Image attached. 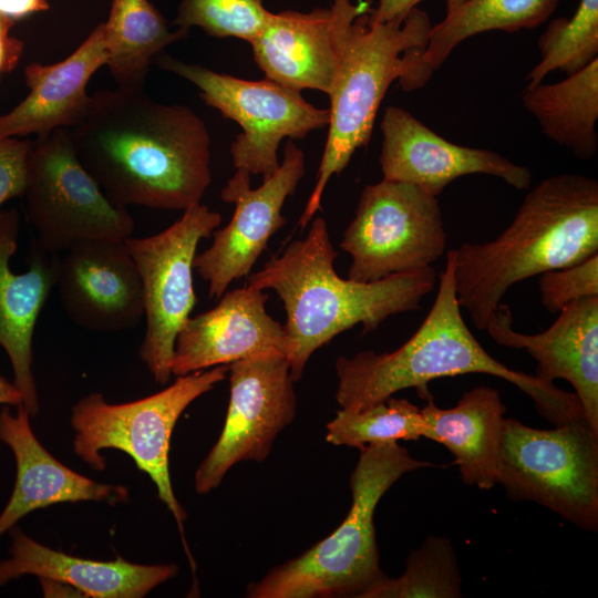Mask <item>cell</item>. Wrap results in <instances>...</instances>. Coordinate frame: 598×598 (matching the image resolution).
<instances>
[{
    "label": "cell",
    "mask_w": 598,
    "mask_h": 598,
    "mask_svg": "<svg viewBox=\"0 0 598 598\" xmlns=\"http://www.w3.org/2000/svg\"><path fill=\"white\" fill-rule=\"evenodd\" d=\"M78 158L115 206L185 210L212 183L210 136L189 107L144 87L90 95L69 128Z\"/></svg>",
    "instance_id": "obj_1"
},
{
    "label": "cell",
    "mask_w": 598,
    "mask_h": 598,
    "mask_svg": "<svg viewBox=\"0 0 598 598\" xmlns=\"http://www.w3.org/2000/svg\"><path fill=\"white\" fill-rule=\"evenodd\" d=\"M337 256L327 221L316 217L305 238L248 276L247 285L274 290L283 303L286 358L295 382L316 350L358 324L367 333L394 315L419 310L439 280L432 266L371 282L344 279L334 269Z\"/></svg>",
    "instance_id": "obj_2"
},
{
    "label": "cell",
    "mask_w": 598,
    "mask_h": 598,
    "mask_svg": "<svg viewBox=\"0 0 598 598\" xmlns=\"http://www.w3.org/2000/svg\"><path fill=\"white\" fill-rule=\"evenodd\" d=\"M461 309L485 330L514 285L598 254V183L564 173L539 182L495 239L452 249Z\"/></svg>",
    "instance_id": "obj_3"
},
{
    "label": "cell",
    "mask_w": 598,
    "mask_h": 598,
    "mask_svg": "<svg viewBox=\"0 0 598 598\" xmlns=\"http://www.w3.org/2000/svg\"><path fill=\"white\" fill-rule=\"evenodd\" d=\"M453 268L454 258L450 250L427 316L396 350L381 353L368 350L337 359L336 399L340 408L360 411L405 389H415L422 399L429 400L432 395L427 384L433 380L483 373L515 384L533 399L540 415L554 425L582 416L575 393L509 369L482 347L462 317Z\"/></svg>",
    "instance_id": "obj_4"
},
{
    "label": "cell",
    "mask_w": 598,
    "mask_h": 598,
    "mask_svg": "<svg viewBox=\"0 0 598 598\" xmlns=\"http://www.w3.org/2000/svg\"><path fill=\"white\" fill-rule=\"evenodd\" d=\"M370 9L369 1H353L342 23L338 71L328 94V135L315 187L299 218L301 229L320 209L329 179L370 142L391 83L409 75L415 54L427 44L432 24L426 11L416 7L404 19L372 23Z\"/></svg>",
    "instance_id": "obj_5"
},
{
    "label": "cell",
    "mask_w": 598,
    "mask_h": 598,
    "mask_svg": "<svg viewBox=\"0 0 598 598\" xmlns=\"http://www.w3.org/2000/svg\"><path fill=\"white\" fill-rule=\"evenodd\" d=\"M350 476L351 507L342 523L300 556L248 585L249 598H363L386 575L380 567L374 513L404 474L433 467L396 443L364 445Z\"/></svg>",
    "instance_id": "obj_6"
},
{
    "label": "cell",
    "mask_w": 598,
    "mask_h": 598,
    "mask_svg": "<svg viewBox=\"0 0 598 598\" xmlns=\"http://www.w3.org/2000/svg\"><path fill=\"white\" fill-rule=\"evenodd\" d=\"M227 373L228 365L224 364L176 377L173 384L159 392L120 404L107 403L103 394L94 392L72 408L75 455L93 470L103 471L102 450L116 448L128 454L137 468L153 481L158 498L173 514L193 570L195 563L184 537L187 514L171 482V437L187 406L223 381Z\"/></svg>",
    "instance_id": "obj_7"
},
{
    "label": "cell",
    "mask_w": 598,
    "mask_h": 598,
    "mask_svg": "<svg viewBox=\"0 0 598 598\" xmlns=\"http://www.w3.org/2000/svg\"><path fill=\"white\" fill-rule=\"evenodd\" d=\"M501 484L508 498L542 505L582 530H598V431L584 416L554 429L504 421Z\"/></svg>",
    "instance_id": "obj_8"
},
{
    "label": "cell",
    "mask_w": 598,
    "mask_h": 598,
    "mask_svg": "<svg viewBox=\"0 0 598 598\" xmlns=\"http://www.w3.org/2000/svg\"><path fill=\"white\" fill-rule=\"evenodd\" d=\"M23 196L34 240L50 254L85 241L125 240L134 231L127 209L112 204L81 164L68 127L31 143Z\"/></svg>",
    "instance_id": "obj_9"
},
{
    "label": "cell",
    "mask_w": 598,
    "mask_h": 598,
    "mask_svg": "<svg viewBox=\"0 0 598 598\" xmlns=\"http://www.w3.org/2000/svg\"><path fill=\"white\" fill-rule=\"evenodd\" d=\"M156 64L194 85L202 100L241 127L230 146L233 164L250 175L267 178L279 167L283 138H305L329 123V109H318L299 91L269 79L249 81L218 73L159 53Z\"/></svg>",
    "instance_id": "obj_10"
},
{
    "label": "cell",
    "mask_w": 598,
    "mask_h": 598,
    "mask_svg": "<svg viewBox=\"0 0 598 598\" xmlns=\"http://www.w3.org/2000/svg\"><path fill=\"white\" fill-rule=\"evenodd\" d=\"M446 241L437 197L382 178L362 189L339 246L351 256L348 278L371 282L431 267Z\"/></svg>",
    "instance_id": "obj_11"
},
{
    "label": "cell",
    "mask_w": 598,
    "mask_h": 598,
    "mask_svg": "<svg viewBox=\"0 0 598 598\" xmlns=\"http://www.w3.org/2000/svg\"><path fill=\"white\" fill-rule=\"evenodd\" d=\"M221 215L197 204L166 229L147 237L124 240L142 282L145 333L138 354L154 381L164 385L171 377L176 336L190 316L197 298L193 270L197 247L219 227Z\"/></svg>",
    "instance_id": "obj_12"
},
{
    "label": "cell",
    "mask_w": 598,
    "mask_h": 598,
    "mask_svg": "<svg viewBox=\"0 0 598 598\" xmlns=\"http://www.w3.org/2000/svg\"><path fill=\"white\" fill-rule=\"evenodd\" d=\"M230 394L223 431L199 464L198 494L217 488L244 461L264 462L278 434L296 417L297 395L285 354L266 353L228 364Z\"/></svg>",
    "instance_id": "obj_13"
},
{
    "label": "cell",
    "mask_w": 598,
    "mask_h": 598,
    "mask_svg": "<svg viewBox=\"0 0 598 598\" xmlns=\"http://www.w3.org/2000/svg\"><path fill=\"white\" fill-rule=\"evenodd\" d=\"M305 175V154L292 140L278 169L252 189L250 174L236 169L220 192L235 205L230 221L213 233L212 245L196 255L194 269L207 282L208 296L219 299L236 279L248 277L269 239L287 223L283 204Z\"/></svg>",
    "instance_id": "obj_14"
},
{
    "label": "cell",
    "mask_w": 598,
    "mask_h": 598,
    "mask_svg": "<svg viewBox=\"0 0 598 598\" xmlns=\"http://www.w3.org/2000/svg\"><path fill=\"white\" fill-rule=\"evenodd\" d=\"M380 127L383 179L413 184L435 197L456 178L472 174L498 177L518 190L530 187L527 167L489 150L448 142L400 106L385 109Z\"/></svg>",
    "instance_id": "obj_15"
},
{
    "label": "cell",
    "mask_w": 598,
    "mask_h": 598,
    "mask_svg": "<svg viewBox=\"0 0 598 598\" xmlns=\"http://www.w3.org/2000/svg\"><path fill=\"white\" fill-rule=\"evenodd\" d=\"M58 257L55 286L68 317L97 332L136 328L144 318L137 267L124 240H93Z\"/></svg>",
    "instance_id": "obj_16"
},
{
    "label": "cell",
    "mask_w": 598,
    "mask_h": 598,
    "mask_svg": "<svg viewBox=\"0 0 598 598\" xmlns=\"http://www.w3.org/2000/svg\"><path fill=\"white\" fill-rule=\"evenodd\" d=\"M269 296L249 285L225 291L218 303L179 329L171 360L181 377L266 353L287 354L283 326L266 309Z\"/></svg>",
    "instance_id": "obj_17"
},
{
    "label": "cell",
    "mask_w": 598,
    "mask_h": 598,
    "mask_svg": "<svg viewBox=\"0 0 598 598\" xmlns=\"http://www.w3.org/2000/svg\"><path fill=\"white\" fill-rule=\"evenodd\" d=\"M558 313L545 331L526 334L512 328L511 309L501 302L485 330L499 346L526 350L537 362L539 380L568 381L586 421L598 431V296L578 299Z\"/></svg>",
    "instance_id": "obj_18"
},
{
    "label": "cell",
    "mask_w": 598,
    "mask_h": 598,
    "mask_svg": "<svg viewBox=\"0 0 598 598\" xmlns=\"http://www.w3.org/2000/svg\"><path fill=\"white\" fill-rule=\"evenodd\" d=\"M353 0H333L329 9L281 11L250 41L254 61L266 78L301 91L329 94L340 59L343 20Z\"/></svg>",
    "instance_id": "obj_19"
},
{
    "label": "cell",
    "mask_w": 598,
    "mask_h": 598,
    "mask_svg": "<svg viewBox=\"0 0 598 598\" xmlns=\"http://www.w3.org/2000/svg\"><path fill=\"white\" fill-rule=\"evenodd\" d=\"M19 233L18 212L0 209V346L9 357L22 405L35 416L39 398L32 370V341L37 321L55 286L58 255L33 240L28 270L14 274L10 258L17 249Z\"/></svg>",
    "instance_id": "obj_20"
},
{
    "label": "cell",
    "mask_w": 598,
    "mask_h": 598,
    "mask_svg": "<svg viewBox=\"0 0 598 598\" xmlns=\"http://www.w3.org/2000/svg\"><path fill=\"white\" fill-rule=\"evenodd\" d=\"M12 414L0 411V440L12 451L17 477L12 494L0 514V537L27 514L59 503L126 501L124 486L95 482L53 457L35 437L30 413L20 404Z\"/></svg>",
    "instance_id": "obj_21"
},
{
    "label": "cell",
    "mask_w": 598,
    "mask_h": 598,
    "mask_svg": "<svg viewBox=\"0 0 598 598\" xmlns=\"http://www.w3.org/2000/svg\"><path fill=\"white\" fill-rule=\"evenodd\" d=\"M105 63L104 30L100 23L64 60L48 65L28 64L24 80L29 94L10 112L0 115V140L72 127L87 104L90 79Z\"/></svg>",
    "instance_id": "obj_22"
},
{
    "label": "cell",
    "mask_w": 598,
    "mask_h": 598,
    "mask_svg": "<svg viewBox=\"0 0 598 598\" xmlns=\"http://www.w3.org/2000/svg\"><path fill=\"white\" fill-rule=\"evenodd\" d=\"M10 558L0 561V586L24 575L51 578L76 588L84 597L141 598L175 577L174 564L140 565L122 557L101 561L49 548L14 528Z\"/></svg>",
    "instance_id": "obj_23"
},
{
    "label": "cell",
    "mask_w": 598,
    "mask_h": 598,
    "mask_svg": "<svg viewBox=\"0 0 598 598\" xmlns=\"http://www.w3.org/2000/svg\"><path fill=\"white\" fill-rule=\"evenodd\" d=\"M505 412L492 386L473 388L451 409L439 408L431 398L421 409L424 437L448 450L463 483L491 489L499 480Z\"/></svg>",
    "instance_id": "obj_24"
},
{
    "label": "cell",
    "mask_w": 598,
    "mask_h": 598,
    "mask_svg": "<svg viewBox=\"0 0 598 598\" xmlns=\"http://www.w3.org/2000/svg\"><path fill=\"white\" fill-rule=\"evenodd\" d=\"M560 0H465L431 28L425 49L415 56L413 70L401 84L404 91L425 85L461 42L475 34L501 30L516 32L546 22Z\"/></svg>",
    "instance_id": "obj_25"
},
{
    "label": "cell",
    "mask_w": 598,
    "mask_h": 598,
    "mask_svg": "<svg viewBox=\"0 0 598 598\" xmlns=\"http://www.w3.org/2000/svg\"><path fill=\"white\" fill-rule=\"evenodd\" d=\"M522 102L549 140L579 159L595 157L598 148V59L559 82L527 84Z\"/></svg>",
    "instance_id": "obj_26"
},
{
    "label": "cell",
    "mask_w": 598,
    "mask_h": 598,
    "mask_svg": "<svg viewBox=\"0 0 598 598\" xmlns=\"http://www.w3.org/2000/svg\"><path fill=\"white\" fill-rule=\"evenodd\" d=\"M106 63L117 87H144L151 63L188 32L171 31L148 0H112L103 22Z\"/></svg>",
    "instance_id": "obj_27"
},
{
    "label": "cell",
    "mask_w": 598,
    "mask_h": 598,
    "mask_svg": "<svg viewBox=\"0 0 598 598\" xmlns=\"http://www.w3.org/2000/svg\"><path fill=\"white\" fill-rule=\"evenodd\" d=\"M460 598L462 576L456 553L446 537L431 536L412 550L399 578L385 576L363 598Z\"/></svg>",
    "instance_id": "obj_28"
},
{
    "label": "cell",
    "mask_w": 598,
    "mask_h": 598,
    "mask_svg": "<svg viewBox=\"0 0 598 598\" xmlns=\"http://www.w3.org/2000/svg\"><path fill=\"white\" fill-rule=\"evenodd\" d=\"M326 441L332 445H364L417 441L424 437L421 409L405 399L390 396L360 411L340 409L328 422Z\"/></svg>",
    "instance_id": "obj_29"
},
{
    "label": "cell",
    "mask_w": 598,
    "mask_h": 598,
    "mask_svg": "<svg viewBox=\"0 0 598 598\" xmlns=\"http://www.w3.org/2000/svg\"><path fill=\"white\" fill-rule=\"evenodd\" d=\"M539 62L526 76L529 85L559 70L570 75L598 59V0H580L571 18L551 20L538 39Z\"/></svg>",
    "instance_id": "obj_30"
},
{
    "label": "cell",
    "mask_w": 598,
    "mask_h": 598,
    "mask_svg": "<svg viewBox=\"0 0 598 598\" xmlns=\"http://www.w3.org/2000/svg\"><path fill=\"white\" fill-rule=\"evenodd\" d=\"M270 16L262 0H181L174 23L185 32L198 27L215 38L233 37L250 42Z\"/></svg>",
    "instance_id": "obj_31"
},
{
    "label": "cell",
    "mask_w": 598,
    "mask_h": 598,
    "mask_svg": "<svg viewBox=\"0 0 598 598\" xmlns=\"http://www.w3.org/2000/svg\"><path fill=\"white\" fill-rule=\"evenodd\" d=\"M540 302L549 312L586 297L598 296V254L568 267L539 275Z\"/></svg>",
    "instance_id": "obj_32"
},
{
    "label": "cell",
    "mask_w": 598,
    "mask_h": 598,
    "mask_svg": "<svg viewBox=\"0 0 598 598\" xmlns=\"http://www.w3.org/2000/svg\"><path fill=\"white\" fill-rule=\"evenodd\" d=\"M31 142L18 137L0 140V206L24 194Z\"/></svg>",
    "instance_id": "obj_33"
},
{
    "label": "cell",
    "mask_w": 598,
    "mask_h": 598,
    "mask_svg": "<svg viewBox=\"0 0 598 598\" xmlns=\"http://www.w3.org/2000/svg\"><path fill=\"white\" fill-rule=\"evenodd\" d=\"M423 0H379L375 8H371L368 18L372 23H382L404 19Z\"/></svg>",
    "instance_id": "obj_34"
},
{
    "label": "cell",
    "mask_w": 598,
    "mask_h": 598,
    "mask_svg": "<svg viewBox=\"0 0 598 598\" xmlns=\"http://www.w3.org/2000/svg\"><path fill=\"white\" fill-rule=\"evenodd\" d=\"M12 23L0 16V72L12 70L23 50L22 42L8 35Z\"/></svg>",
    "instance_id": "obj_35"
},
{
    "label": "cell",
    "mask_w": 598,
    "mask_h": 598,
    "mask_svg": "<svg viewBox=\"0 0 598 598\" xmlns=\"http://www.w3.org/2000/svg\"><path fill=\"white\" fill-rule=\"evenodd\" d=\"M49 8L47 0H0V16L12 22Z\"/></svg>",
    "instance_id": "obj_36"
},
{
    "label": "cell",
    "mask_w": 598,
    "mask_h": 598,
    "mask_svg": "<svg viewBox=\"0 0 598 598\" xmlns=\"http://www.w3.org/2000/svg\"><path fill=\"white\" fill-rule=\"evenodd\" d=\"M44 597H84L76 588L51 578H39Z\"/></svg>",
    "instance_id": "obj_37"
},
{
    "label": "cell",
    "mask_w": 598,
    "mask_h": 598,
    "mask_svg": "<svg viewBox=\"0 0 598 598\" xmlns=\"http://www.w3.org/2000/svg\"><path fill=\"white\" fill-rule=\"evenodd\" d=\"M0 404L14 405L22 404V395L13 382L0 374Z\"/></svg>",
    "instance_id": "obj_38"
},
{
    "label": "cell",
    "mask_w": 598,
    "mask_h": 598,
    "mask_svg": "<svg viewBox=\"0 0 598 598\" xmlns=\"http://www.w3.org/2000/svg\"><path fill=\"white\" fill-rule=\"evenodd\" d=\"M465 0H446V13L453 11L461 6Z\"/></svg>",
    "instance_id": "obj_39"
}]
</instances>
